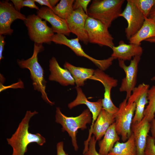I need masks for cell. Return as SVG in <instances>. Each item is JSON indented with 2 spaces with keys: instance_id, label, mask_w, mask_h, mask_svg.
Segmentation results:
<instances>
[{
  "instance_id": "23",
  "label": "cell",
  "mask_w": 155,
  "mask_h": 155,
  "mask_svg": "<svg viewBox=\"0 0 155 155\" xmlns=\"http://www.w3.org/2000/svg\"><path fill=\"white\" fill-rule=\"evenodd\" d=\"M64 67L71 73L78 87L83 86L85 82L92 77L95 71L92 69L76 67L67 62L65 63Z\"/></svg>"
},
{
  "instance_id": "27",
  "label": "cell",
  "mask_w": 155,
  "mask_h": 155,
  "mask_svg": "<svg viewBox=\"0 0 155 155\" xmlns=\"http://www.w3.org/2000/svg\"><path fill=\"white\" fill-rule=\"evenodd\" d=\"M144 16L148 18L150 11L155 4V0H132Z\"/></svg>"
},
{
  "instance_id": "6",
  "label": "cell",
  "mask_w": 155,
  "mask_h": 155,
  "mask_svg": "<svg viewBox=\"0 0 155 155\" xmlns=\"http://www.w3.org/2000/svg\"><path fill=\"white\" fill-rule=\"evenodd\" d=\"M46 22L35 14L29 15L24 21L30 38L34 43L49 44L52 42L54 32Z\"/></svg>"
},
{
  "instance_id": "30",
  "label": "cell",
  "mask_w": 155,
  "mask_h": 155,
  "mask_svg": "<svg viewBox=\"0 0 155 155\" xmlns=\"http://www.w3.org/2000/svg\"><path fill=\"white\" fill-rule=\"evenodd\" d=\"M145 155H155V140L151 136L147 137Z\"/></svg>"
},
{
  "instance_id": "12",
  "label": "cell",
  "mask_w": 155,
  "mask_h": 155,
  "mask_svg": "<svg viewBox=\"0 0 155 155\" xmlns=\"http://www.w3.org/2000/svg\"><path fill=\"white\" fill-rule=\"evenodd\" d=\"M140 59L141 57H135L131 60L128 65H125L124 61L118 60L119 67L124 70L125 74V77L122 80L119 90L121 92H126L125 98L127 100L136 87L138 66Z\"/></svg>"
},
{
  "instance_id": "1",
  "label": "cell",
  "mask_w": 155,
  "mask_h": 155,
  "mask_svg": "<svg viewBox=\"0 0 155 155\" xmlns=\"http://www.w3.org/2000/svg\"><path fill=\"white\" fill-rule=\"evenodd\" d=\"M38 113L35 111H27L15 133L10 138L7 139L8 144L13 149L12 155H24L28 145L31 143H36L42 146L46 142L45 138L40 134H32L28 131L30 119Z\"/></svg>"
},
{
  "instance_id": "37",
  "label": "cell",
  "mask_w": 155,
  "mask_h": 155,
  "mask_svg": "<svg viewBox=\"0 0 155 155\" xmlns=\"http://www.w3.org/2000/svg\"><path fill=\"white\" fill-rule=\"evenodd\" d=\"M145 41L150 43H155V37L149 38Z\"/></svg>"
},
{
  "instance_id": "38",
  "label": "cell",
  "mask_w": 155,
  "mask_h": 155,
  "mask_svg": "<svg viewBox=\"0 0 155 155\" xmlns=\"http://www.w3.org/2000/svg\"><path fill=\"white\" fill-rule=\"evenodd\" d=\"M152 80H155V77H153L152 79Z\"/></svg>"
},
{
  "instance_id": "21",
  "label": "cell",
  "mask_w": 155,
  "mask_h": 155,
  "mask_svg": "<svg viewBox=\"0 0 155 155\" xmlns=\"http://www.w3.org/2000/svg\"><path fill=\"white\" fill-rule=\"evenodd\" d=\"M155 37V22L145 17L143 24L140 29L129 40V43L141 45L143 41Z\"/></svg>"
},
{
  "instance_id": "28",
  "label": "cell",
  "mask_w": 155,
  "mask_h": 155,
  "mask_svg": "<svg viewBox=\"0 0 155 155\" xmlns=\"http://www.w3.org/2000/svg\"><path fill=\"white\" fill-rule=\"evenodd\" d=\"M15 9L20 11L24 7L35 9L38 10L39 8L36 6L34 0H11Z\"/></svg>"
},
{
  "instance_id": "26",
  "label": "cell",
  "mask_w": 155,
  "mask_h": 155,
  "mask_svg": "<svg viewBox=\"0 0 155 155\" xmlns=\"http://www.w3.org/2000/svg\"><path fill=\"white\" fill-rule=\"evenodd\" d=\"M148 99V104L144 110V117L150 123L155 117V85L149 89Z\"/></svg>"
},
{
  "instance_id": "16",
  "label": "cell",
  "mask_w": 155,
  "mask_h": 155,
  "mask_svg": "<svg viewBox=\"0 0 155 155\" xmlns=\"http://www.w3.org/2000/svg\"><path fill=\"white\" fill-rule=\"evenodd\" d=\"M150 123L144 117L138 123L132 124L131 129L135 140L137 155H145Z\"/></svg>"
},
{
  "instance_id": "20",
  "label": "cell",
  "mask_w": 155,
  "mask_h": 155,
  "mask_svg": "<svg viewBox=\"0 0 155 155\" xmlns=\"http://www.w3.org/2000/svg\"><path fill=\"white\" fill-rule=\"evenodd\" d=\"M77 96L73 101L68 104L70 109L81 104H85L92 113V125L90 129L97 119L102 108V99H99L96 102H91L88 100L82 89L80 87H76Z\"/></svg>"
},
{
  "instance_id": "31",
  "label": "cell",
  "mask_w": 155,
  "mask_h": 155,
  "mask_svg": "<svg viewBox=\"0 0 155 155\" xmlns=\"http://www.w3.org/2000/svg\"><path fill=\"white\" fill-rule=\"evenodd\" d=\"M91 0H76L74 2L73 8L74 10L79 8H82L85 12L88 15V6Z\"/></svg>"
},
{
  "instance_id": "18",
  "label": "cell",
  "mask_w": 155,
  "mask_h": 155,
  "mask_svg": "<svg viewBox=\"0 0 155 155\" xmlns=\"http://www.w3.org/2000/svg\"><path fill=\"white\" fill-rule=\"evenodd\" d=\"M49 67L51 73L49 77V80L58 82L64 86L74 85L75 80L71 73L67 69L60 67L55 57L50 59Z\"/></svg>"
},
{
  "instance_id": "17",
  "label": "cell",
  "mask_w": 155,
  "mask_h": 155,
  "mask_svg": "<svg viewBox=\"0 0 155 155\" xmlns=\"http://www.w3.org/2000/svg\"><path fill=\"white\" fill-rule=\"evenodd\" d=\"M111 49L113 53L111 57L114 59H117L124 61L131 60L133 57H141L143 52V49L141 45L131 43L127 44L123 40L119 42L118 45L114 46Z\"/></svg>"
},
{
  "instance_id": "7",
  "label": "cell",
  "mask_w": 155,
  "mask_h": 155,
  "mask_svg": "<svg viewBox=\"0 0 155 155\" xmlns=\"http://www.w3.org/2000/svg\"><path fill=\"white\" fill-rule=\"evenodd\" d=\"M85 27L89 42L111 49L115 46L114 38L108 28L100 21L88 16Z\"/></svg>"
},
{
  "instance_id": "11",
  "label": "cell",
  "mask_w": 155,
  "mask_h": 155,
  "mask_svg": "<svg viewBox=\"0 0 155 155\" xmlns=\"http://www.w3.org/2000/svg\"><path fill=\"white\" fill-rule=\"evenodd\" d=\"M90 79L99 81L104 86V98L102 99L103 108L111 114H116L119 108L113 103L111 98V93L112 88L117 85V80L110 77L99 69L95 70L94 75Z\"/></svg>"
},
{
  "instance_id": "10",
  "label": "cell",
  "mask_w": 155,
  "mask_h": 155,
  "mask_svg": "<svg viewBox=\"0 0 155 155\" xmlns=\"http://www.w3.org/2000/svg\"><path fill=\"white\" fill-rule=\"evenodd\" d=\"M26 17L17 10L12 3L7 0L0 2V35H11L13 30L12 23L17 19L24 21Z\"/></svg>"
},
{
  "instance_id": "9",
  "label": "cell",
  "mask_w": 155,
  "mask_h": 155,
  "mask_svg": "<svg viewBox=\"0 0 155 155\" xmlns=\"http://www.w3.org/2000/svg\"><path fill=\"white\" fill-rule=\"evenodd\" d=\"M124 10L120 15L126 20L127 26L125 29L126 38L128 40L140 29L145 20V17L132 0H127Z\"/></svg>"
},
{
  "instance_id": "32",
  "label": "cell",
  "mask_w": 155,
  "mask_h": 155,
  "mask_svg": "<svg viewBox=\"0 0 155 155\" xmlns=\"http://www.w3.org/2000/svg\"><path fill=\"white\" fill-rule=\"evenodd\" d=\"M35 2L38 3L41 5H45L53 10L59 1L58 0H34Z\"/></svg>"
},
{
  "instance_id": "13",
  "label": "cell",
  "mask_w": 155,
  "mask_h": 155,
  "mask_svg": "<svg viewBox=\"0 0 155 155\" xmlns=\"http://www.w3.org/2000/svg\"><path fill=\"white\" fill-rule=\"evenodd\" d=\"M88 15L81 8L74 10L66 20L70 33L75 34L79 40L87 45L89 42L85 24Z\"/></svg>"
},
{
  "instance_id": "22",
  "label": "cell",
  "mask_w": 155,
  "mask_h": 155,
  "mask_svg": "<svg viewBox=\"0 0 155 155\" xmlns=\"http://www.w3.org/2000/svg\"><path fill=\"white\" fill-rule=\"evenodd\" d=\"M119 135L116 131L114 122L110 125L103 139L99 142V153L101 155H108L115 143L119 141Z\"/></svg>"
},
{
  "instance_id": "4",
  "label": "cell",
  "mask_w": 155,
  "mask_h": 155,
  "mask_svg": "<svg viewBox=\"0 0 155 155\" xmlns=\"http://www.w3.org/2000/svg\"><path fill=\"white\" fill-rule=\"evenodd\" d=\"M55 122L62 126V131H66L71 137L72 145L76 151L78 149L76 140V133L79 129L87 128L86 125L92 121V116L88 109L84 110L76 117H67L63 114L59 107L56 108Z\"/></svg>"
},
{
  "instance_id": "29",
  "label": "cell",
  "mask_w": 155,
  "mask_h": 155,
  "mask_svg": "<svg viewBox=\"0 0 155 155\" xmlns=\"http://www.w3.org/2000/svg\"><path fill=\"white\" fill-rule=\"evenodd\" d=\"M86 141L89 142V143L87 149L83 152L84 155H101L96 150V145L97 140L94 135L88 138Z\"/></svg>"
},
{
  "instance_id": "19",
  "label": "cell",
  "mask_w": 155,
  "mask_h": 155,
  "mask_svg": "<svg viewBox=\"0 0 155 155\" xmlns=\"http://www.w3.org/2000/svg\"><path fill=\"white\" fill-rule=\"evenodd\" d=\"M115 122V114L109 113L102 108L92 127L90 129L88 138L93 133L97 141L100 140L110 125Z\"/></svg>"
},
{
  "instance_id": "35",
  "label": "cell",
  "mask_w": 155,
  "mask_h": 155,
  "mask_svg": "<svg viewBox=\"0 0 155 155\" xmlns=\"http://www.w3.org/2000/svg\"><path fill=\"white\" fill-rule=\"evenodd\" d=\"M150 131L152 135L151 136L155 140V118L150 122Z\"/></svg>"
},
{
  "instance_id": "25",
  "label": "cell",
  "mask_w": 155,
  "mask_h": 155,
  "mask_svg": "<svg viewBox=\"0 0 155 155\" xmlns=\"http://www.w3.org/2000/svg\"><path fill=\"white\" fill-rule=\"evenodd\" d=\"M75 0H61L54 7L53 11L61 18L66 20L72 13Z\"/></svg>"
},
{
  "instance_id": "5",
  "label": "cell",
  "mask_w": 155,
  "mask_h": 155,
  "mask_svg": "<svg viewBox=\"0 0 155 155\" xmlns=\"http://www.w3.org/2000/svg\"><path fill=\"white\" fill-rule=\"evenodd\" d=\"M127 102V99H125L120 104L118 110L115 114L116 131L121 136L123 142L128 139L132 133L131 127L136 108L135 102Z\"/></svg>"
},
{
  "instance_id": "8",
  "label": "cell",
  "mask_w": 155,
  "mask_h": 155,
  "mask_svg": "<svg viewBox=\"0 0 155 155\" xmlns=\"http://www.w3.org/2000/svg\"><path fill=\"white\" fill-rule=\"evenodd\" d=\"M77 37L69 39L64 35L55 34L52 41L56 44L65 45L71 49L77 55L84 57L93 63L98 69L103 71L107 69L111 66L114 59L111 57L103 60H98L93 58L85 53L79 42Z\"/></svg>"
},
{
  "instance_id": "34",
  "label": "cell",
  "mask_w": 155,
  "mask_h": 155,
  "mask_svg": "<svg viewBox=\"0 0 155 155\" xmlns=\"http://www.w3.org/2000/svg\"><path fill=\"white\" fill-rule=\"evenodd\" d=\"M5 42V37L3 35H0V60L3 58V53L4 51V46Z\"/></svg>"
},
{
  "instance_id": "24",
  "label": "cell",
  "mask_w": 155,
  "mask_h": 155,
  "mask_svg": "<svg viewBox=\"0 0 155 155\" xmlns=\"http://www.w3.org/2000/svg\"><path fill=\"white\" fill-rule=\"evenodd\" d=\"M108 155H137L133 133L125 142H117Z\"/></svg>"
},
{
  "instance_id": "36",
  "label": "cell",
  "mask_w": 155,
  "mask_h": 155,
  "mask_svg": "<svg viewBox=\"0 0 155 155\" xmlns=\"http://www.w3.org/2000/svg\"><path fill=\"white\" fill-rule=\"evenodd\" d=\"M148 18L152 20L155 22V4L152 8Z\"/></svg>"
},
{
  "instance_id": "3",
  "label": "cell",
  "mask_w": 155,
  "mask_h": 155,
  "mask_svg": "<svg viewBox=\"0 0 155 155\" xmlns=\"http://www.w3.org/2000/svg\"><path fill=\"white\" fill-rule=\"evenodd\" d=\"M124 0H93L88 9V16L100 21L108 28L122 12Z\"/></svg>"
},
{
  "instance_id": "33",
  "label": "cell",
  "mask_w": 155,
  "mask_h": 155,
  "mask_svg": "<svg viewBox=\"0 0 155 155\" xmlns=\"http://www.w3.org/2000/svg\"><path fill=\"white\" fill-rule=\"evenodd\" d=\"M57 155H68L66 153L64 150L63 142H58L57 145Z\"/></svg>"
},
{
  "instance_id": "14",
  "label": "cell",
  "mask_w": 155,
  "mask_h": 155,
  "mask_svg": "<svg viewBox=\"0 0 155 155\" xmlns=\"http://www.w3.org/2000/svg\"><path fill=\"white\" fill-rule=\"evenodd\" d=\"M149 88L148 84L144 83L139 84L133 89L128 99V103L135 102L136 104L132 124L140 123L144 117L145 106L148 102V93Z\"/></svg>"
},
{
  "instance_id": "15",
  "label": "cell",
  "mask_w": 155,
  "mask_h": 155,
  "mask_svg": "<svg viewBox=\"0 0 155 155\" xmlns=\"http://www.w3.org/2000/svg\"><path fill=\"white\" fill-rule=\"evenodd\" d=\"M37 15L50 24L54 32L68 36L69 35L70 32L66 20L56 14L51 9L47 7H42L37 11Z\"/></svg>"
},
{
  "instance_id": "2",
  "label": "cell",
  "mask_w": 155,
  "mask_h": 155,
  "mask_svg": "<svg viewBox=\"0 0 155 155\" xmlns=\"http://www.w3.org/2000/svg\"><path fill=\"white\" fill-rule=\"evenodd\" d=\"M44 49L42 44L34 43L33 53L30 58L26 59H18L17 64L22 69H27L30 72L34 89L40 92L42 99L51 105L54 103L49 99L46 92L47 83L44 76V71L38 60V54Z\"/></svg>"
}]
</instances>
